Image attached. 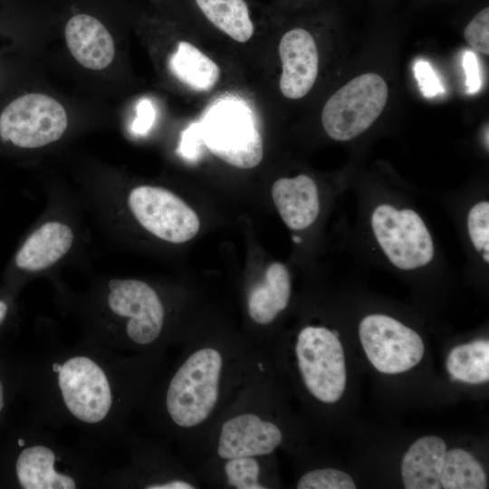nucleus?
Instances as JSON below:
<instances>
[{
  "label": "nucleus",
  "mask_w": 489,
  "mask_h": 489,
  "mask_svg": "<svg viewBox=\"0 0 489 489\" xmlns=\"http://www.w3.org/2000/svg\"><path fill=\"white\" fill-rule=\"evenodd\" d=\"M165 389L164 409L190 448L257 369L264 350L246 338L192 337Z\"/></svg>",
  "instance_id": "1"
},
{
  "label": "nucleus",
  "mask_w": 489,
  "mask_h": 489,
  "mask_svg": "<svg viewBox=\"0 0 489 489\" xmlns=\"http://www.w3.org/2000/svg\"><path fill=\"white\" fill-rule=\"evenodd\" d=\"M275 371L266 355L238 396L189 449L192 465L236 456L270 455L285 442Z\"/></svg>",
  "instance_id": "2"
},
{
  "label": "nucleus",
  "mask_w": 489,
  "mask_h": 489,
  "mask_svg": "<svg viewBox=\"0 0 489 489\" xmlns=\"http://www.w3.org/2000/svg\"><path fill=\"white\" fill-rule=\"evenodd\" d=\"M295 365L307 392L323 404L340 399L346 388V364L337 331L308 325L297 334Z\"/></svg>",
  "instance_id": "3"
},
{
  "label": "nucleus",
  "mask_w": 489,
  "mask_h": 489,
  "mask_svg": "<svg viewBox=\"0 0 489 489\" xmlns=\"http://www.w3.org/2000/svg\"><path fill=\"white\" fill-rule=\"evenodd\" d=\"M388 98V85L379 74L359 75L328 99L321 111L322 127L335 140H350L377 120Z\"/></svg>",
  "instance_id": "4"
},
{
  "label": "nucleus",
  "mask_w": 489,
  "mask_h": 489,
  "mask_svg": "<svg viewBox=\"0 0 489 489\" xmlns=\"http://www.w3.org/2000/svg\"><path fill=\"white\" fill-rule=\"evenodd\" d=\"M203 139L217 158L239 168H252L264 157V143L251 110L235 101L215 105L203 122Z\"/></svg>",
  "instance_id": "5"
},
{
  "label": "nucleus",
  "mask_w": 489,
  "mask_h": 489,
  "mask_svg": "<svg viewBox=\"0 0 489 489\" xmlns=\"http://www.w3.org/2000/svg\"><path fill=\"white\" fill-rule=\"evenodd\" d=\"M370 225L379 246L396 267L414 270L432 261L431 235L414 210L381 204L373 210Z\"/></svg>",
  "instance_id": "6"
},
{
  "label": "nucleus",
  "mask_w": 489,
  "mask_h": 489,
  "mask_svg": "<svg viewBox=\"0 0 489 489\" xmlns=\"http://www.w3.org/2000/svg\"><path fill=\"white\" fill-rule=\"evenodd\" d=\"M68 125L63 106L51 96L29 93L14 100L0 115V137L23 149L57 141Z\"/></svg>",
  "instance_id": "7"
},
{
  "label": "nucleus",
  "mask_w": 489,
  "mask_h": 489,
  "mask_svg": "<svg viewBox=\"0 0 489 489\" xmlns=\"http://www.w3.org/2000/svg\"><path fill=\"white\" fill-rule=\"evenodd\" d=\"M359 335L369 362L382 373L407 371L418 364L424 355L418 333L388 315L363 318Z\"/></svg>",
  "instance_id": "8"
},
{
  "label": "nucleus",
  "mask_w": 489,
  "mask_h": 489,
  "mask_svg": "<svg viewBox=\"0 0 489 489\" xmlns=\"http://www.w3.org/2000/svg\"><path fill=\"white\" fill-rule=\"evenodd\" d=\"M128 204L138 222L162 240L185 243L199 230L196 212L168 189L152 186L135 187L129 195Z\"/></svg>",
  "instance_id": "9"
},
{
  "label": "nucleus",
  "mask_w": 489,
  "mask_h": 489,
  "mask_svg": "<svg viewBox=\"0 0 489 489\" xmlns=\"http://www.w3.org/2000/svg\"><path fill=\"white\" fill-rule=\"evenodd\" d=\"M58 385L68 410L79 420L98 423L108 415L111 389L103 369L92 360L76 356L58 372Z\"/></svg>",
  "instance_id": "10"
},
{
  "label": "nucleus",
  "mask_w": 489,
  "mask_h": 489,
  "mask_svg": "<svg viewBox=\"0 0 489 489\" xmlns=\"http://www.w3.org/2000/svg\"><path fill=\"white\" fill-rule=\"evenodd\" d=\"M108 304L115 314L129 318L126 333L135 344L146 347L156 342L165 324V308L156 291L134 279L109 282Z\"/></svg>",
  "instance_id": "11"
},
{
  "label": "nucleus",
  "mask_w": 489,
  "mask_h": 489,
  "mask_svg": "<svg viewBox=\"0 0 489 489\" xmlns=\"http://www.w3.org/2000/svg\"><path fill=\"white\" fill-rule=\"evenodd\" d=\"M273 456L248 455L197 462L191 470L202 484L226 489H269L276 486Z\"/></svg>",
  "instance_id": "12"
},
{
  "label": "nucleus",
  "mask_w": 489,
  "mask_h": 489,
  "mask_svg": "<svg viewBox=\"0 0 489 489\" xmlns=\"http://www.w3.org/2000/svg\"><path fill=\"white\" fill-rule=\"evenodd\" d=\"M282 74L279 86L288 99H301L313 87L319 72V53L313 36L307 30L294 28L283 34L279 43Z\"/></svg>",
  "instance_id": "13"
},
{
  "label": "nucleus",
  "mask_w": 489,
  "mask_h": 489,
  "mask_svg": "<svg viewBox=\"0 0 489 489\" xmlns=\"http://www.w3.org/2000/svg\"><path fill=\"white\" fill-rule=\"evenodd\" d=\"M64 33L71 53L83 67L102 70L111 63L115 54L112 36L95 17L74 15L67 22Z\"/></svg>",
  "instance_id": "14"
},
{
  "label": "nucleus",
  "mask_w": 489,
  "mask_h": 489,
  "mask_svg": "<svg viewBox=\"0 0 489 489\" xmlns=\"http://www.w3.org/2000/svg\"><path fill=\"white\" fill-rule=\"evenodd\" d=\"M272 197L283 221L292 230L307 228L319 215L317 185L307 175L276 180L272 187Z\"/></svg>",
  "instance_id": "15"
},
{
  "label": "nucleus",
  "mask_w": 489,
  "mask_h": 489,
  "mask_svg": "<svg viewBox=\"0 0 489 489\" xmlns=\"http://www.w3.org/2000/svg\"><path fill=\"white\" fill-rule=\"evenodd\" d=\"M291 277L286 266L271 264L264 278L252 285L246 294V312L252 323L268 327L274 322L290 302Z\"/></svg>",
  "instance_id": "16"
},
{
  "label": "nucleus",
  "mask_w": 489,
  "mask_h": 489,
  "mask_svg": "<svg viewBox=\"0 0 489 489\" xmlns=\"http://www.w3.org/2000/svg\"><path fill=\"white\" fill-rule=\"evenodd\" d=\"M74 239L67 225L51 221L34 231L24 243L15 255L18 268L37 272L59 261L71 248Z\"/></svg>",
  "instance_id": "17"
},
{
  "label": "nucleus",
  "mask_w": 489,
  "mask_h": 489,
  "mask_svg": "<svg viewBox=\"0 0 489 489\" xmlns=\"http://www.w3.org/2000/svg\"><path fill=\"white\" fill-rule=\"evenodd\" d=\"M446 445L436 436H426L412 444L405 454L401 475L407 489H439Z\"/></svg>",
  "instance_id": "18"
},
{
  "label": "nucleus",
  "mask_w": 489,
  "mask_h": 489,
  "mask_svg": "<svg viewBox=\"0 0 489 489\" xmlns=\"http://www.w3.org/2000/svg\"><path fill=\"white\" fill-rule=\"evenodd\" d=\"M55 455L47 446L36 445L23 449L15 462V475L24 489H73L72 477L54 469Z\"/></svg>",
  "instance_id": "19"
},
{
  "label": "nucleus",
  "mask_w": 489,
  "mask_h": 489,
  "mask_svg": "<svg viewBox=\"0 0 489 489\" xmlns=\"http://www.w3.org/2000/svg\"><path fill=\"white\" fill-rule=\"evenodd\" d=\"M170 72L196 91H209L220 78L218 65L192 43L180 41L168 62Z\"/></svg>",
  "instance_id": "20"
},
{
  "label": "nucleus",
  "mask_w": 489,
  "mask_h": 489,
  "mask_svg": "<svg viewBox=\"0 0 489 489\" xmlns=\"http://www.w3.org/2000/svg\"><path fill=\"white\" fill-rule=\"evenodd\" d=\"M206 17L234 40L245 43L254 34V24L244 0H196Z\"/></svg>",
  "instance_id": "21"
},
{
  "label": "nucleus",
  "mask_w": 489,
  "mask_h": 489,
  "mask_svg": "<svg viewBox=\"0 0 489 489\" xmlns=\"http://www.w3.org/2000/svg\"><path fill=\"white\" fill-rule=\"evenodd\" d=\"M446 369L454 379L480 384L489 379V342L480 340L454 348L446 360Z\"/></svg>",
  "instance_id": "22"
},
{
  "label": "nucleus",
  "mask_w": 489,
  "mask_h": 489,
  "mask_svg": "<svg viewBox=\"0 0 489 489\" xmlns=\"http://www.w3.org/2000/svg\"><path fill=\"white\" fill-rule=\"evenodd\" d=\"M441 488L484 489L487 479L482 465L467 451H446L440 475Z\"/></svg>",
  "instance_id": "23"
},
{
  "label": "nucleus",
  "mask_w": 489,
  "mask_h": 489,
  "mask_svg": "<svg viewBox=\"0 0 489 489\" xmlns=\"http://www.w3.org/2000/svg\"><path fill=\"white\" fill-rule=\"evenodd\" d=\"M297 489H354L353 479L343 471L318 468L304 473L296 484Z\"/></svg>",
  "instance_id": "24"
},
{
  "label": "nucleus",
  "mask_w": 489,
  "mask_h": 489,
  "mask_svg": "<svg viewBox=\"0 0 489 489\" xmlns=\"http://www.w3.org/2000/svg\"><path fill=\"white\" fill-rule=\"evenodd\" d=\"M467 228L475 248L484 253V259L488 263L489 254V202L475 204L467 216Z\"/></svg>",
  "instance_id": "25"
},
{
  "label": "nucleus",
  "mask_w": 489,
  "mask_h": 489,
  "mask_svg": "<svg viewBox=\"0 0 489 489\" xmlns=\"http://www.w3.org/2000/svg\"><path fill=\"white\" fill-rule=\"evenodd\" d=\"M464 37L470 47L483 54H489V7L478 12L464 30Z\"/></svg>",
  "instance_id": "26"
},
{
  "label": "nucleus",
  "mask_w": 489,
  "mask_h": 489,
  "mask_svg": "<svg viewBox=\"0 0 489 489\" xmlns=\"http://www.w3.org/2000/svg\"><path fill=\"white\" fill-rule=\"evenodd\" d=\"M414 71L419 88L426 97L435 96L443 91L434 71L427 62H417Z\"/></svg>",
  "instance_id": "27"
},
{
  "label": "nucleus",
  "mask_w": 489,
  "mask_h": 489,
  "mask_svg": "<svg viewBox=\"0 0 489 489\" xmlns=\"http://www.w3.org/2000/svg\"><path fill=\"white\" fill-rule=\"evenodd\" d=\"M466 76L465 84L470 93L476 92L481 85L477 58L472 52H466L463 60Z\"/></svg>",
  "instance_id": "28"
},
{
  "label": "nucleus",
  "mask_w": 489,
  "mask_h": 489,
  "mask_svg": "<svg viewBox=\"0 0 489 489\" xmlns=\"http://www.w3.org/2000/svg\"><path fill=\"white\" fill-rule=\"evenodd\" d=\"M138 110L139 116L133 124V129L137 132H145L151 124L152 118H150V114H153V110L147 101H141Z\"/></svg>",
  "instance_id": "29"
},
{
  "label": "nucleus",
  "mask_w": 489,
  "mask_h": 489,
  "mask_svg": "<svg viewBox=\"0 0 489 489\" xmlns=\"http://www.w3.org/2000/svg\"><path fill=\"white\" fill-rule=\"evenodd\" d=\"M7 313H8L7 303L5 301L0 300V326L4 323L7 316Z\"/></svg>",
  "instance_id": "30"
},
{
  "label": "nucleus",
  "mask_w": 489,
  "mask_h": 489,
  "mask_svg": "<svg viewBox=\"0 0 489 489\" xmlns=\"http://www.w3.org/2000/svg\"><path fill=\"white\" fill-rule=\"evenodd\" d=\"M5 407V388L4 383L0 379V416Z\"/></svg>",
  "instance_id": "31"
},
{
  "label": "nucleus",
  "mask_w": 489,
  "mask_h": 489,
  "mask_svg": "<svg viewBox=\"0 0 489 489\" xmlns=\"http://www.w3.org/2000/svg\"><path fill=\"white\" fill-rule=\"evenodd\" d=\"M61 366L62 365H60V364H54L53 365V370L58 373L60 371V369H61Z\"/></svg>",
  "instance_id": "32"
},
{
  "label": "nucleus",
  "mask_w": 489,
  "mask_h": 489,
  "mask_svg": "<svg viewBox=\"0 0 489 489\" xmlns=\"http://www.w3.org/2000/svg\"><path fill=\"white\" fill-rule=\"evenodd\" d=\"M292 239H293L294 242H301V239L298 238V236H293Z\"/></svg>",
  "instance_id": "33"
}]
</instances>
